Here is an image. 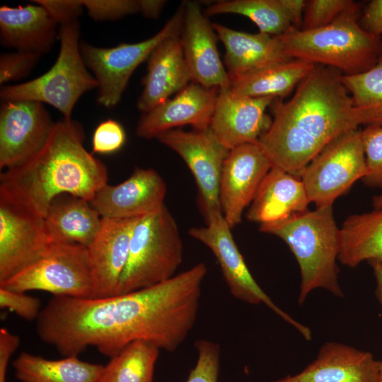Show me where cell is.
I'll return each instance as SVG.
<instances>
[{
    "label": "cell",
    "mask_w": 382,
    "mask_h": 382,
    "mask_svg": "<svg viewBox=\"0 0 382 382\" xmlns=\"http://www.w3.org/2000/svg\"><path fill=\"white\" fill-rule=\"evenodd\" d=\"M359 11L318 29L291 28L278 35L291 59L328 66L352 76L371 69L382 57V41L361 25Z\"/></svg>",
    "instance_id": "5"
},
{
    "label": "cell",
    "mask_w": 382,
    "mask_h": 382,
    "mask_svg": "<svg viewBox=\"0 0 382 382\" xmlns=\"http://www.w3.org/2000/svg\"><path fill=\"white\" fill-rule=\"evenodd\" d=\"M32 2L45 7L58 25L78 20L84 8L78 0H35Z\"/></svg>",
    "instance_id": "40"
},
{
    "label": "cell",
    "mask_w": 382,
    "mask_h": 382,
    "mask_svg": "<svg viewBox=\"0 0 382 382\" xmlns=\"http://www.w3.org/2000/svg\"><path fill=\"white\" fill-rule=\"evenodd\" d=\"M225 50L224 62L231 82L262 69L289 61L278 36L252 34L212 23Z\"/></svg>",
    "instance_id": "23"
},
{
    "label": "cell",
    "mask_w": 382,
    "mask_h": 382,
    "mask_svg": "<svg viewBox=\"0 0 382 382\" xmlns=\"http://www.w3.org/2000/svg\"><path fill=\"white\" fill-rule=\"evenodd\" d=\"M340 74L315 65L293 97L274 108L269 129L258 144L272 166L300 177L331 141L360 125Z\"/></svg>",
    "instance_id": "2"
},
{
    "label": "cell",
    "mask_w": 382,
    "mask_h": 382,
    "mask_svg": "<svg viewBox=\"0 0 382 382\" xmlns=\"http://www.w3.org/2000/svg\"><path fill=\"white\" fill-rule=\"evenodd\" d=\"M184 12L183 4L156 34L139 42H123L113 47H99L80 42L82 58L98 83L99 105L110 108L120 102L137 67L148 59L160 42L180 33Z\"/></svg>",
    "instance_id": "8"
},
{
    "label": "cell",
    "mask_w": 382,
    "mask_h": 382,
    "mask_svg": "<svg viewBox=\"0 0 382 382\" xmlns=\"http://www.w3.org/2000/svg\"><path fill=\"white\" fill-rule=\"evenodd\" d=\"M272 167L258 143L244 144L229 150L221 170L219 201L231 228L241 223L243 211L253 202Z\"/></svg>",
    "instance_id": "15"
},
{
    "label": "cell",
    "mask_w": 382,
    "mask_h": 382,
    "mask_svg": "<svg viewBox=\"0 0 382 382\" xmlns=\"http://www.w3.org/2000/svg\"><path fill=\"white\" fill-rule=\"evenodd\" d=\"M156 139L176 152L188 166L197 185L199 207L205 220L222 214L220 180L229 149L210 127L191 131L173 129Z\"/></svg>",
    "instance_id": "12"
},
{
    "label": "cell",
    "mask_w": 382,
    "mask_h": 382,
    "mask_svg": "<svg viewBox=\"0 0 382 382\" xmlns=\"http://www.w3.org/2000/svg\"><path fill=\"white\" fill-rule=\"evenodd\" d=\"M315 65L292 59L232 81L231 90L236 94L250 98L284 97L298 86Z\"/></svg>",
    "instance_id": "29"
},
{
    "label": "cell",
    "mask_w": 382,
    "mask_h": 382,
    "mask_svg": "<svg viewBox=\"0 0 382 382\" xmlns=\"http://www.w3.org/2000/svg\"><path fill=\"white\" fill-rule=\"evenodd\" d=\"M204 262L152 286L101 299L53 296L36 320L40 339L65 357L89 347L113 357L144 340L167 352L185 340L197 317Z\"/></svg>",
    "instance_id": "1"
},
{
    "label": "cell",
    "mask_w": 382,
    "mask_h": 382,
    "mask_svg": "<svg viewBox=\"0 0 382 382\" xmlns=\"http://www.w3.org/2000/svg\"><path fill=\"white\" fill-rule=\"evenodd\" d=\"M379 367H380L381 378V382H382V361H380V365H379Z\"/></svg>",
    "instance_id": "47"
},
{
    "label": "cell",
    "mask_w": 382,
    "mask_h": 382,
    "mask_svg": "<svg viewBox=\"0 0 382 382\" xmlns=\"http://www.w3.org/2000/svg\"><path fill=\"white\" fill-rule=\"evenodd\" d=\"M19 345L20 338L17 335L4 328L0 329V382H6L10 359Z\"/></svg>",
    "instance_id": "42"
},
{
    "label": "cell",
    "mask_w": 382,
    "mask_h": 382,
    "mask_svg": "<svg viewBox=\"0 0 382 382\" xmlns=\"http://www.w3.org/2000/svg\"><path fill=\"white\" fill-rule=\"evenodd\" d=\"M166 3L162 0H139V12L148 18H157Z\"/></svg>",
    "instance_id": "44"
},
{
    "label": "cell",
    "mask_w": 382,
    "mask_h": 382,
    "mask_svg": "<svg viewBox=\"0 0 382 382\" xmlns=\"http://www.w3.org/2000/svg\"><path fill=\"white\" fill-rule=\"evenodd\" d=\"M180 41L192 81L219 90L231 88V82L220 59L217 35L197 2L184 3Z\"/></svg>",
    "instance_id": "16"
},
{
    "label": "cell",
    "mask_w": 382,
    "mask_h": 382,
    "mask_svg": "<svg viewBox=\"0 0 382 382\" xmlns=\"http://www.w3.org/2000/svg\"><path fill=\"white\" fill-rule=\"evenodd\" d=\"M183 255L179 228L165 204L140 217L132 231L129 257L117 294L152 286L172 278L182 263Z\"/></svg>",
    "instance_id": "6"
},
{
    "label": "cell",
    "mask_w": 382,
    "mask_h": 382,
    "mask_svg": "<svg viewBox=\"0 0 382 382\" xmlns=\"http://www.w3.org/2000/svg\"><path fill=\"white\" fill-rule=\"evenodd\" d=\"M0 307L14 312L26 320L38 318L42 308L40 300L26 292L18 291L0 286Z\"/></svg>",
    "instance_id": "39"
},
{
    "label": "cell",
    "mask_w": 382,
    "mask_h": 382,
    "mask_svg": "<svg viewBox=\"0 0 382 382\" xmlns=\"http://www.w3.org/2000/svg\"><path fill=\"white\" fill-rule=\"evenodd\" d=\"M223 13L244 16L257 25L260 33L272 36L295 28L281 0L219 1L205 11L206 16Z\"/></svg>",
    "instance_id": "30"
},
{
    "label": "cell",
    "mask_w": 382,
    "mask_h": 382,
    "mask_svg": "<svg viewBox=\"0 0 382 382\" xmlns=\"http://www.w3.org/2000/svg\"><path fill=\"white\" fill-rule=\"evenodd\" d=\"M139 218L102 217L98 232L86 247L93 279V299L117 294L129 257L132 231Z\"/></svg>",
    "instance_id": "20"
},
{
    "label": "cell",
    "mask_w": 382,
    "mask_h": 382,
    "mask_svg": "<svg viewBox=\"0 0 382 382\" xmlns=\"http://www.w3.org/2000/svg\"><path fill=\"white\" fill-rule=\"evenodd\" d=\"M126 134L116 120L109 119L100 122L94 131L92 154H110L119 151L125 144Z\"/></svg>",
    "instance_id": "38"
},
{
    "label": "cell",
    "mask_w": 382,
    "mask_h": 382,
    "mask_svg": "<svg viewBox=\"0 0 382 382\" xmlns=\"http://www.w3.org/2000/svg\"><path fill=\"white\" fill-rule=\"evenodd\" d=\"M259 229L280 238L295 256L301 279L299 304L302 305L316 289H325L337 297H344L336 263L340 234L332 206L294 213L279 221L262 224Z\"/></svg>",
    "instance_id": "4"
},
{
    "label": "cell",
    "mask_w": 382,
    "mask_h": 382,
    "mask_svg": "<svg viewBox=\"0 0 382 382\" xmlns=\"http://www.w3.org/2000/svg\"><path fill=\"white\" fill-rule=\"evenodd\" d=\"M373 204H374V209L382 208V194L378 196H376L373 199Z\"/></svg>",
    "instance_id": "46"
},
{
    "label": "cell",
    "mask_w": 382,
    "mask_h": 382,
    "mask_svg": "<svg viewBox=\"0 0 382 382\" xmlns=\"http://www.w3.org/2000/svg\"><path fill=\"white\" fill-rule=\"evenodd\" d=\"M198 357L185 382H218L220 365L219 345L207 340L195 344Z\"/></svg>",
    "instance_id": "35"
},
{
    "label": "cell",
    "mask_w": 382,
    "mask_h": 382,
    "mask_svg": "<svg viewBox=\"0 0 382 382\" xmlns=\"http://www.w3.org/2000/svg\"><path fill=\"white\" fill-rule=\"evenodd\" d=\"M95 21H115L139 12V0H81Z\"/></svg>",
    "instance_id": "37"
},
{
    "label": "cell",
    "mask_w": 382,
    "mask_h": 382,
    "mask_svg": "<svg viewBox=\"0 0 382 382\" xmlns=\"http://www.w3.org/2000/svg\"><path fill=\"white\" fill-rule=\"evenodd\" d=\"M357 3L351 0L306 1L301 30H311L325 27L345 14L359 11Z\"/></svg>",
    "instance_id": "33"
},
{
    "label": "cell",
    "mask_w": 382,
    "mask_h": 382,
    "mask_svg": "<svg viewBox=\"0 0 382 382\" xmlns=\"http://www.w3.org/2000/svg\"><path fill=\"white\" fill-rule=\"evenodd\" d=\"M0 286L23 292L44 291L54 296L93 298L87 248L77 243H52L39 260Z\"/></svg>",
    "instance_id": "9"
},
{
    "label": "cell",
    "mask_w": 382,
    "mask_h": 382,
    "mask_svg": "<svg viewBox=\"0 0 382 382\" xmlns=\"http://www.w3.org/2000/svg\"><path fill=\"white\" fill-rule=\"evenodd\" d=\"M147 72L137 106L143 113L165 102L185 88L192 77L185 59L180 33L160 42L147 59Z\"/></svg>",
    "instance_id": "22"
},
{
    "label": "cell",
    "mask_w": 382,
    "mask_h": 382,
    "mask_svg": "<svg viewBox=\"0 0 382 382\" xmlns=\"http://www.w3.org/2000/svg\"><path fill=\"white\" fill-rule=\"evenodd\" d=\"M349 93L360 125L382 126V57L369 70L356 75H341Z\"/></svg>",
    "instance_id": "32"
},
{
    "label": "cell",
    "mask_w": 382,
    "mask_h": 382,
    "mask_svg": "<svg viewBox=\"0 0 382 382\" xmlns=\"http://www.w3.org/2000/svg\"><path fill=\"white\" fill-rule=\"evenodd\" d=\"M274 99L240 96L231 88L219 90L209 127L229 150L258 143L271 125L272 120L265 110Z\"/></svg>",
    "instance_id": "17"
},
{
    "label": "cell",
    "mask_w": 382,
    "mask_h": 382,
    "mask_svg": "<svg viewBox=\"0 0 382 382\" xmlns=\"http://www.w3.org/2000/svg\"><path fill=\"white\" fill-rule=\"evenodd\" d=\"M338 260L354 267L363 261L382 265V208L347 217L340 228Z\"/></svg>",
    "instance_id": "27"
},
{
    "label": "cell",
    "mask_w": 382,
    "mask_h": 382,
    "mask_svg": "<svg viewBox=\"0 0 382 382\" xmlns=\"http://www.w3.org/2000/svg\"><path fill=\"white\" fill-rule=\"evenodd\" d=\"M159 352L144 340L129 344L104 366L100 382H153Z\"/></svg>",
    "instance_id": "31"
},
{
    "label": "cell",
    "mask_w": 382,
    "mask_h": 382,
    "mask_svg": "<svg viewBox=\"0 0 382 382\" xmlns=\"http://www.w3.org/2000/svg\"><path fill=\"white\" fill-rule=\"evenodd\" d=\"M373 268L374 274L376 282V294L382 306V265L377 262H369Z\"/></svg>",
    "instance_id": "45"
},
{
    "label": "cell",
    "mask_w": 382,
    "mask_h": 382,
    "mask_svg": "<svg viewBox=\"0 0 382 382\" xmlns=\"http://www.w3.org/2000/svg\"><path fill=\"white\" fill-rule=\"evenodd\" d=\"M41 56L37 53L24 51L2 53L0 56L1 85L27 77Z\"/></svg>",
    "instance_id": "36"
},
{
    "label": "cell",
    "mask_w": 382,
    "mask_h": 382,
    "mask_svg": "<svg viewBox=\"0 0 382 382\" xmlns=\"http://www.w3.org/2000/svg\"><path fill=\"white\" fill-rule=\"evenodd\" d=\"M51 244L43 216L0 196V283L39 260Z\"/></svg>",
    "instance_id": "13"
},
{
    "label": "cell",
    "mask_w": 382,
    "mask_h": 382,
    "mask_svg": "<svg viewBox=\"0 0 382 382\" xmlns=\"http://www.w3.org/2000/svg\"><path fill=\"white\" fill-rule=\"evenodd\" d=\"M218 93V88L190 82L174 98L143 113L136 134L149 139L183 125H191L197 130L209 128Z\"/></svg>",
    "instance_id": "19"
},
{
    "label": "cell",
    "mask_w": 382,
    "mask_h": 382,
    "mask_svg": "<svg viewBox=\"0 0 382 382\" xmlns=\"http://www.w3.org/2000/svg\"><path fill=\"white\" fill-rule=\"evenodd\" d=\"M166 191V183L157 171L137 167L122 183L104 185L90 202L103 218H137L164 205Z\"/></svg>",
    "instance_id": "18"
},
{
    "label": "cell",
    "mask_w": 382,
    "mask_h": 382,
    "mask_svg": "<svg viewBox=\"0 0 382 382\" xmlns=\"http://www.w3.org/2000/svg\"><path fill=\"white\" fill-rule=\"evenodd\" d=\"M283 6L287 11L293 26L300 30L303 21V13L306 6V1L304 0H281Z\"/></svg>",
    "instance_id": "43"
},
{
    "label": "cell",
    "mask_w": 382,
    "mask_h": 382,
    "mask_svg": "<svg viewBox=\"0 0 382 382\" xmlns=\"http://www.w3.org/2000/svg\"><path fill=\"white\" fill-rule=\"evenodd\" d=\"M205 226L191 228L188 233L212 252L231 295L250 304H265L295 328L306 340H311V330L278 307L255 280L235 243L231 228L223 214L209 218Z\"/></svg>",
    "instance_id": "11"
},
{
    "label": "cell",
    "mask_w": 382,
    "mask_h": 382,
    "mask_svg": "<svg viewBox=\"0 0 382 382\" xmlns=\"http://www.w3.org/2000/svg\"><path fill=\"white\" fill-rule=\"evenodd\" d=\"M57 25L38 4L0 7L1 44L16 51L48 53L58 37Z\"/></svg>",
    "instance_id": "24"
},
{
    "label": "cell",
    "mask_w": 382,
    "mask_h": 382,
    "mask_svg": "<svg viewBox=\"0 0 382 382\" xmlns=\"http://www.w3.org/2000/svg\"><path fill=\"white\" fill-rule=\"evenodd\" d=\"M366 163L364 182L374 187H382V126H367L361 131Z\"/></svg>",
    "instance_id": "34"
},
{
    "label": "cell",
    "mask_w": 382,
    "mask_h": 382,
    "mask_svg": "<svg viewBox=\"0 0 382 382\" xmlns=\"http://www.w3.org/2000/svg\"><path fill=\"white\" fill-rule=\"evenodd\" d=\"M43 103L26 100L2 101L0 108V168L18 166L37 154L53 130Z\"/></svg>",
    "instance_id": "14"
},
{
    "label": "cell",
    "mask_w": 382,
    "mask_h": 382,
    "mask_svg": "<svg viewBox=\"0 0 382 382\" xmlns=\"http://www.w3.org/2000/svg\"><path fill=\"white\" fill-rule=\"evenodd\" d=\"M58 38L59 52L52 66L29 81L2 86L1 101L26 100L47 103L58 110L64 119H71L78 100L86 92L98 88V83L81 56L78 20L59 25Z\"/></svg>",
    "instance_id": "7"
},
{
    "label": "cell",
    "mask_w": 382,
    "mask_h": 382,
    "mask_svg": "<svg viewBox=\"0 0 382 382\" xmlns=\"http://www.w3.org/2000/svg\"><path fill=\"white\" fill-rule=\"evenodd\" d=\"M309 203L301 178L272 166L261 183L245 216L260 224L271 223L308 209Z\"/></svg>",
    "instance_id": "25"
},
{
    "label": "cell",
    "mask_w": 382,
    "mask_h": 382,
    "mask_svg": "<svg viewBox=\"0 0 382 382\" xmlns=\"http://www.w3.org/2000/svg\"><path fill=\"white\" fill-rule=\"evenodd\" d=\"M359 23L364 29L382 41V0L371 1L364 8Z\"/></svg>",
    "instance_id": "41"
},
{
    "label": "cell",
    "mask_w": 382,
    "mask_h": 382,
    "mask_svg": "<svg viewBox=\"0 0 382 382\" xmlns=\"http://www.w3.org/2000/svg\"><path fill=\"white\" fill-rule=\"evenodd\" d=\"M361 131L351 130L327 145L303 169L300 178L310 203L332 206L366 174Z\"/></svg>",
    "instance_id": "10"
},
{
    "label": "cell",
    "mask_w": 382,
    "mask_h": 382,
    "mask_svg": "<svg viewBox=\"0 0 382 382\" xmlns=\"http://www.w3.org/2000/svg\"><path fill=\"white\" fill-rule=\"evenodd\" d=\"M44 219L51 243H77L85 247L94 239L102 221L90 201L66 193L52 200Z\"/></svg>",
    "instance_id": "26"
},
{
    "label": "cell",
    "mask_w": 382,
    "mask_h": 382,
    "mask_svg": "<svg viewBox=\"0 0 382 382\" xmlns=\"http://www.w3.org/2000/svg\"><path fill=\"white\" fill-rule=\"evenodd\" d=\"M379 365L369 352L328 342L302 371L272 382H381Z\"/></svg>",
    "instance_id": "21"
},
{
    "label": "cell",
    "mask_w": 382,
    "mask_h": 382,
    "mask_svg": "<svg viewBox=\"0 0 382 382\" xmlns=\"http://www.w3.org/2000/svg\"><path fill=\"white\" fill-rule=\"evenodd\" d=\"M12 366L21 382H100L105 366L78 356L51 360L28 352H22Z\"/></svg>",
    "instance_id": "28"
},
{
    "label": "cell",
    "mask_w": 382,
    "mask_h": 382,
    "mask_svg": "<svg viewBox=\"0 0 382 382\" xmlns=\"http://www.w3.org/2000/svg\"><path fill=\"white\" fill-rule=\"evenodd\" d=\"M80 123L55 122L42 149L23 163L0 175V196L45 217L52 200L70 194L91 201L108 184L105 164L83 145Z\"/></svg>",
    "instance_id": "3"
}]
</instances>
